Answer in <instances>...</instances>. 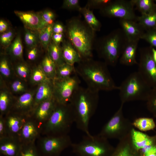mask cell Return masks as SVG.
I'll return each instance as SVG.
<instances>
[{"label": "cell", "instance_id": "obj_1", "mask_svg": "<svg viewBox=\"0 0 156 156\" xmlns=\"http://www.w3.org/2000/svg\"><path fill=\"white\" fill-rule=\"evenodd\" d=\"M75 68L77 74L84 81L87 87L94 90L110 91L118 90L104 62L82 60Z\"/></svg>", "mask_w": 156, "mask_h": 156}, {"label": "cell", "instance_id": "obj_2", "mask_svg": "<svg viewBox=\"0 0 156 156\" xmlns=\"http://www.w3.org/2000/svg\"><path fill=\"white\" fill-rule=\"evenodd\" d=\"M99 92L79 86L72 96L70 103L73 109L77 128L90 135L88 125L99 101Z\"/></svg>", "mask_w": 156, "mask_h": 156}, {"label": "cell", "instance_id": "obj_3", "mask_svg": "<svg viewBox=\"0 0 156 156\" xmlns=\"http://www.w3.org/2000/svg\"><path fill=\"white\" fill-rule=\"evenodd\" d=\"M75 117L70 103L63 105L57 103L50 117L40 129L43 136H59L68 134Z\"/></svg>", "mask_w": 156, "mask_h": 156}, {"label": "cell", "instance_id": "obj_4", "mask_svg": "<svg viewBox=\"0 0 156 156\" xmlns=\"http://www.w3.org/2000/svg\"><path fill=\"white\" fill-rule=\"evenodd\" d=\"M93 31L80 21L70 20L68 24L67 33L69 41L79 53L82 60L91 58Z\"/></svg>", "mask_w": 156, "mask_h": 156}, {"label": "cell", "instance_id": "obj_5", "mask_svg": "<svg viewBox=\"0 0 156 156\" xmlns=\"http://www.w3.org/2000/svg\"><path fill=\"white\" fill-rule=\"evenodd\" d=\"M121 103L134 101H146L152 88L137 71L130 74L119 86Z\"/></svg>", "mask_w": 156, "mask_h": 156}, {"label": "cell", "instance_id": "obj_6", "mask_svg": "<svg viewBox=\"0 0 156 156\" xmlns=\"http://www.w3.org/2000/svg\"><path fill=\"white\" fill-rule=\"evenodd\" d=\"M122 29H116L101 40L98 52L107 65L115 66L127 41Z\"/></svg>", "mask_w": 156, "mask_h": 156}, {"label": "cell", "instance_id": "obj_7", "mask_svg": "<svg viewBox=\"0 0 156 156\" xmlns=\"http://www.w3.org/2000/svg\"><path fill=\"white\" fill-rule=\"evenodd\" d=\"M71 147L77 156H111L114 150L108 139L98 134L86 135Z\"/></svg>", "mask_w": 156, "mask_h": 156}, {"label": "cell", "instance_id": "obj_8", "mask_svg": "<svg viewBox=\"0 0 156 156\" xmlns=\"http://www.w3.org/2000/svg\"><path fill=\"white\" fill-rule=\"evenodd\" d=\"M123 104L120 106L109 120L104 125L98 135L107 139L120 140L131 132L133 126L123 113Z\"/></svg>", "mask_w": 156, "mask_h": 156}, {"label": "cell", "instance_id": "obj_9", "mask_svg": "<svg viewBox=\"0 0 156 156\" xmlns=\"http://www.w3.org/2000/svg\"><path fill=\"white\" fill-rule=\"evenodd\" d=\"M36 146L41 156H60L62 152L71 146L68 134L59 136H43L37 140Z\"/></svg>", "mask_w": 156, "mask_h": 156}, {"label": "cell", "instance_id": "obj_10", "mask_svg": "<svg viewBox=\"0 0 156 156\" xmlns=\"http://www.w3.org/2000/svg\"><path fill=\"white\" fill-rule=\"evenodd\" d=\"M80 81L77 74L63 79L53 81V96L56 102L65 105L69 103L74 92L80 86Z\"/></svg>", "mask_w": 156, "mask_h": 156}, {"label": "cell", "instance_id": "obj_11", "mask_svg": "<svg viewBox=\"0 0 156 156\" xmlns=\"http://www.w3.org/2000/svg\"><path fill=\"white\" fill-rule=\"evenodd\" d=\"M140 56L138 71L152 88L156 87V63L153 55L152 47L140 50Z\"/></svg>", "mask_w": 156, "mask_h": 156}, {"label": "cell", "instance_id": "obj_12", "mask_svg": "<svg viewBox=\"0 0 156 156\" xmlns=\"http://www.w3.org/2000/svg\"><path fill=\"white\" fill-rule=\"evenodd\" d=\"M101 14L109 17L136 21L134 6L131 0H117L111 2L100 10Z\"/></svg>", "mask_w": 156, "mask_h": 156}, {"label": "cell", "instance_id": "obj_13", "mask_svg": "<svg viewBox=\"0 0 156 156\" xmlns=\"http://www.w3.org/2000/svg\"><path fill=\"white\" fill-rule=\"evenodd\" d=\"M57 102L53 97L40 103L34 109L30 117L41 129L54 109Z\"/></svg>", "mask_w": 156, "mask_h": 156}, {"label": "cell", "instance_id": "obj_14", "mask_svg": "<svg viewBox=\"0 0 156 156\" xmlns=\"http://www.w3.org/2000/svg\"><path fill=\"white\" fill-rule=\"evenodd\" d=\"M35 94L31 91L21 94L15 100L11 111L30 117L34 109Z\"/></svg>", "mask_w": 156, "mask_h": 156}, {"label": "cell", "instance_id": "obj_15", "mask_svg": "<svg viewBox=\"0 0 156 156\" xmlns=\"http://www.w3.org/2000/svg\"><path fill=\"white\" fill-rule=\"evenodd\" d=\"M4 117L8 136L19 138L25 123L30 117L12 111Z\"/></svg>", "mask_w": 156, "mask_h": 156}, {"label": "cell", "instance_id": "obj_16", "mask_svg": "<svg viewBox=\"0 0 156 156\" xmlns=\"http://www.w3.org/2000/svg\"><path fill=\"white\" fill-rule=\"evenodd\" d=\"M14 13L23 23L25 28L30 30L39 31L47 26L39 12L15 10Z\"/></svg>", "mask_w": 156, "mask_h": 156}, {"label": "cell", "instance_id": "obj_17", "mask_svg": "<svg viewBox=\"0 0 156 156\" xmlns=\"http://www.w3.org/2000/svg\"><path fill=\"white\" fill-rule=\"evenodd\" d=\"M40 129L37 124L30 117L25 123L19 138L23 144L36 142L41 135Z\"/></svg>", "mask_w": 156, "mask_h": 156}, {"label": "cell", "instance_id": "obj_18", "mask_svg": "<svg viewBox=\"0 0 156 156\" xmlns=\"http://www.w3.org/2000/svg\"><path fill=\"white\" fill-rule=\"evenodd\" d=\"M121 29L129 40H139L145 32L142 27L136 21L120 19Z\"/></svg>", "mask_w": 156, "mask_h": 156}, {"label": "cell", "instance_id": "obj_19", "mask_svg": "<svg viewBox=\"0 0 156 156\" xmlns=\"http://www.w3.org/2000/svg\"><path fill=\"white\" fill-rule=\"evenodd\" d=\"M22 144L19 138L7 136L0 139V155L17 156Z\"/></svg>", "mask_w": 156, "mask_h": 156}, {"label": "cell", "instance_id": "obj_20", "mask_svg": "<svg viewBox=\"0 0 156 156\" xmlns=\"http://www.w3.org/2000/svg\"><path fill=\"white\" fill-rule=\"evenodd\" d=\"M139 41L127 40L119 60L120 64L131 66L138 64L136 55Z\"/></svg>", "mask_w": 156, "mask_h": 156}, {"label": "cell", "instance_id": "obj_21", "mask_svg": "<svg viewBox=\"0 0 156 156\" xmlns=\"http://www.w3.org/2000/svg\"><path fill=\"white\" fill-rule=\"evenodd\" d=\"M111 156H142L134 147L131 140V133L119 140L116 147Z\"/></svg>", "mask_w": 156, "mask_h": 156}, {"label": "cell", "instance_id": "obj_22", "mask_svg": "<svg viewBox=\"0 0 156 156\" xmlns=\"http://www.w3.org/2000/svg\"><path fill=\"white\" fill-rule=\"evenodd\" d=\"M53 97L52 80L38 85L34 96V110L41 102Z\"/></svg>", "mask_w": 156, "mask_h": 156}, {"label": "cell", "instance_id": "obj_23", "mask_svg": "<svg viewBox=\"0 0 156 156\" xmlns=\"http://www.w3.org/2000/svg\"><path fill=\"white\" fill-rule=\"evenodd\" d=\"M131 136L134 147L138 151L146 146L156 144L154 136H150L133 128L131 131Z\"/></svg>", "mask_w": 156, "mask_h": 156}, {"label": "cell", "instance_id": "obj_24", "mask_svg": "<svg viewBox=\"0 0 156 156\" xmlns=\"http://www.w3.org/2000/svg\"><path fill=\"white\" fill-rule=\"evenodd\" d=\"M61 49L62 57L65 63L74 66L75 63H79L82 60L79 53L70 41L64 42Z\"/></svg>", "mask_w": 156, "mask_h": 156}, {"label": "cell", "instance_id": "obj_25", "mask_svg": "<svg viewBox=\"0 0 156 156\" xmlns=\"http://www.w3.org/2000/svg\"><path fill=\"white\" fill-rule=\"evenodd\" d=\"M15 99H14L8 91L2 89L0 93V115L5 116L11 112Z\"/></svg>", "mask_w": 156, "mask_h": 156}, {"label": "cell", "instance_id": "obj_26", "mask_svg": "<svg viewBox=\"0 0 156 156\" xmlns=\"http://www.w3.org/2000/svg\"><path fill=\"white\" fill-rule=\"evenodd\" d=\"M136 21L145 31L156 28V9L148 14L137 16Z\"/></svg>", "mask_w": 156, "mask_h": 156}, {"label": "cell", "instance_id": "obj_27", "mask_svg": "<svg viewBox=\"0 0 156 156\" xmlns=\"http://www.w3.org/2000/svg\"><path fill=\"white\" fill-rule=\"evenodd\" d=\"M79 11L83 15L87 25L92 31H98L100 30L101 24L88 6L81 8Z\"/></svg>", "mask_w": 156, "mask_h": 156}, {"label": "cell", "instance_id": "obj_28", "mask_svg": "<svg viewBox=\"0 0 156 156\" xmlns=\"http://www.w3.org/2000/svg\"><path fill=\"white\" fill-rule=\"evenodd\" d=\"M40 65L48 78L53 81L55 78L57 67L48 53L43 58Z\"/></svg>", "mask_w": 156, "mask_h": 156}, {"label": "cell", "instance_id": "obj_29", "mask_svg": "<svg viewBox=\"0 0 156 156\" xmlns=\"http://www.w3.org/2000/svg\"><path fill=\"white\" fill-rule=\"evenodd\" d=\"M48 54L57 67L65 63L62 57L61 48L53 41L50 42L47 49Z\"/></svg>", "mask_w": 156, "mask_h": 156}, {"label": "cell", "instance_id": "obj_30", "mask_svg": "<svg viewBox=\"0 0 156 156\" xmlns=\"http://www.w3.org/2000/svg\"><path fill=\"white\" fill-rule=\"evenodd\" d=\"M135 6L141 14H148L156 9V3L152 0H131Z\"/></svg>", "mask_w": 156, "mask_h": 156}, {"label": "cell", "instance_id": "obj_31", "mask_svg": "<svg viewBox=\"0 0 156 156\" xmlns=\"http://www.w3.org/2000/svg\"><path fill=\"white\" fill-rule=\"evenodd\" d=\"M134 127L142 131H146L154 129L155 127L153 118L148 117H140L135 119L132 122Z\"/></svg>", "mask_w": 156, "mask_h": 156}, {"label": "cell", "instance_id": "obj_32", "mask_svg": "<svg viewBox=\"0 0 156 156\" xmlns=\"http://www.w3.org/2000/svg\"><path fill=\"white\" fill-rule=\"evenodd\" d=\"M29 78L31 83L38 85L52 80L47 77L40 65L34 68L31 70Z\"/></svg>", "mask_w": 156, "mask_h": 156}, {"label": "cell", "instance_id": "obj_33", "mask_svg": "<svg viewBox=\"0 0 156 156\" xmlns=\"http://www.w3.org/2000/svg\"><path fill=\"white\" fill-rule=\"evenodd\" d=\"M8 52L15 58H21L23 55V46L20 36L17 35L9 46Z\"/></svg>", "mask_w": 156, "mask_h": 156}, {"label": "cell", "instance_id": "obj_34", "mask_svg": "<svg viewBox=\"0 0 156 156\" xmlns=\"http://www.w3.org/2000/svg\"><path fill=\"white\" fill-rule=\"evenodd\" d=\"M75 73V68L74 66L65 63L57 67L55 78H66L71 76Z\"/></svg>", "mask_w": 156, "mask_h": 156}, {"label": "cell", "instance_id": "obj_35", "mask_svg": "<svg viewBox=\"0 0 156 156\" xmlns=\"http://www.w3.org/2000/svg\"><path fill=\"white\" fill-rule=\"evenodd\" d=\"M53 25H47L39 31V39L42 46L45 49H48L50 43L53 33Z\"/></svg>", "mask_w": 156, "mask_h": 156}, {"label": "cell", "instance_id": "obj_36", "mask_svg": "<svg viewBox=\"0 0 156 156\" xmlns=\"http://www.w3.org/2000/svg\"><path fill=\"white\" fill-rule=\"evenodd\" d=\"M17 156H41L35 142L23 144Z\"/></svg>", "mask_w": 156, "mask_h": 156}, {"label": "cell", "instance_id": "obj_37", "mask_svg": "<svg viewBox=\"0 0 156 156\" xmlns=\"http://www.w3.org/2000/svg\"><path fill=\"white\" fill-rule=\"evenodd\" d=\"M146 101L148 109L156 117V87L152 88Z\"/></svg>", "mask_w": 156, "mask_h": 156}, {"label": "cell", "instance_id": "obj_38", "mask_svg": "<svg viewBox=\"0 0 156 156\" xmlns=\"http://www.w3.org/2000/svg\"><path fill=\"white\" fill-rule=\"evenodd\" d=\"M15 70L18 76L22 79L26 80L30 77L31 71L26 64L19 63L16 65Z\"/></svg>", "mask_w": 156, "mask_h": 156}, {"label": "cell", "instance_id": "obj_39", "mask_svg": "<svg viewBox=\"0 0 156 156\" xmlns=\"http://www.w3.org/2000/svg\"><path fill=\"white\" fill-rule=\"evenodd\" d=\"M25 42L31 48L36 47L37 38L36 35L31 30L25 28L24 36Z\"/></svg>", "mask_w": 156, "mask_h": 156}, {"label": "cell", "instance_id": "obj_40", "mask_svg": "<svg viewBox=\"0 0 156 156\" xmlns=\"http://www.w3.org/2000/svg\"><path fill=\"white\" fill-rule=\"evenodd\" d=\"M0 72L3 77L8 78L11 74V70L8 59L5 56H2L0 61Z\"/></svg>", "mask_w": 156, "mask_h": 156}, {"label": "cell", "instance_id": "obj_41", "mask_svg": "<svg viewBox=\"0 0 156 156\" xmlns=\"http://www.w3.org/2000/svg\"><path fill=\"white\" fill-rule=\"evenodd\" d=\"M14 36V33L11 30L3 33L1 35L0 37L1 44L5 47H8L11 44Z\"/></svg>", "mask_w": 156, "mask_h": 156}, {"label": "cell", "instance_id": "obj_42", "mask_svg": "<svg viewBox=\"0 0 156 156\" xmlns=\"http://www.w3.org/2000/svg\"><path fill=\"white\" fill-rule=\"evenodd\" d=\"M141 39L147 41L151 47L156 48V31L155 29L146 31Z\"/></svg>", "mask_w": 156, "mask_h": 156}, {"label": "cell", "instance_id": "obj_43", "mask_svg": "<svg viewBox=\"0 0 156 156\" xmlns=\"http://www.w3.org/2000/svg\"><path fill=\"white\" fill-rule=\"evenodd\" d=\"M43 21L47 25H52L53 24L55 15L52 11L46 10L39 12Z\"/></svg>", "mask_w": 156, "mask_h": 156}, {"label": "cell", "instance_id": "obj_44", "mask_svg": "<svg viewBox=\"0 0 156 156\" xmlns=\"http://www.w3.org/2000/svg\"><path fill=\"white\" fill-rule=\"evenodd\" d=\"M11 89L15 93H22L25 91L26 87L24 82L19 80L14 81L11 85Z\"/></svg>", "mask_w": 156, "mask_h": 156}, {"label": "cell", "instance_id": "obj_45", "mask_svg": "<svg viewBox=\"0 0 156 156\" xmlns=\"http://www.w3.org/2000/svg\"><path fill=\"white\" fill-rule=\"evenodd\" d=\"M63 8L69 10H79L81 8L78 0H65L64 1Z\"/></svg>", "mask_w": 156, "mask_h": 156}, {"label": "cell", "instance_id": "obj_46", "mask_svg": "<svg viewBox=\"0 0 156 156\" xmlns=\"http://www.w3.org/2000/svg\"><path fill=\"white\" fill-rule=\"evenodd\" d=\"M112 0H92L89 1L88 6L100 8V10L105 7Z\"/></svg>", "mask_w": 156, "mask_h": 156}, {"label": "cell", "instance_id": "obj_47", "mask_svg": "<svg viewBox=\"0 0 156 156\" xmlns=\"http://www.w3.org/2000/svg\"><path fill=\"white\" fill-rule=\"evenodd\" d=\"M8 136L5 118L0 115V139Z\"/></svg>", "mask_w": 156, "mask_h": 156}, {"label": "cell", "instance_id": "obj_48", "mask_svg": "<svg viewBox=\"0 0 156 156\" xmlns=\"http://www.w3.org/2000/svg\"><path fill=\"white\" fill-rule=\"evenodd\" d=\"M64 28L63 25L59 23H54L53 25V31L54 33L63 34Z\"/></svg>", "mask_w": 156, "mask_h": 156}, {"label": "cell", "instance_id": "obj_49", "mask_svg": "<svg viewBox=\"0 0 156 156\" xmlns=\"http://www.w3.org/2000/svg\"><path fill=\"white\" fill-rule=\"evenodd\" d=\"M38 54V49L36 47L31 48L27 53V58L30 60H35Z\"/></svg>", "mask_w": 156, "mask_h": 156}, {"label": "cell", "instance_id": "obj_50", "mask_svg": "<svg viewBox=\"0 0 156 156\" xmlns=\"http://www.w3.org/2000/svg\"><path fill=\"white\" fill-rule=\"evenodd\" d=\"M51 38L53 41L59 45V44L63 41V35L62 33H53Z\"/></svg>", "mask_w": 156, "mask_h": 156}, {"label": "cell", "instance_id": "obj_51", "mask_svg": "<svg viewBox=\"0 0 156 156\" xmlns=\"http://www.w3.org/2000/svg\"><path fill=\"white\" fill-rule=\"evenodd\" d=\"M141 155L142 156H156V144Z\"/></svg>", "mask_w": 156, "mask_h": 156}, {"label": "cell", "instance_id": "obj_52", "mask_svg": "<svg viewBox=\"0 0 156 156\" xmlns=\"http://www.w3.org/2000/svg\"><path fill=\"white\" fill-rule=\"evenodd\" d=\"M8 27V23L3 20H0V32L3 33L6 32Z\"/></svg>", "mask_w": 156, "mask_h": 156}, {"label": "cell", "instance_id": "obj_53", "mask_svg": "<svg viewBox=\"0 0 156 156\" xmlns=\"http://www.w3.org/2000/svg\"><path fill=\"white\" fill-rule=\"evenodd\" d=\"M152 51L153 59L156 63V50L152 47Z\"/></svg>", "mask_w": 156, "mask_h": 156}, {"label": "cell", "instance_id": "obj_54", "mask_svg": "<svg viewBox=\"0 0 156 156\" xmlns=\"http://www.w3.org/2000/svg\"><path fill=\"white\" fill-rule=\"evenodd\" d=\"M154 136V138H155V142L156 144V135Z\"/></svg>", "mask_w": 156, "mask_h": 156}, {"label": "cell", "instance_id": "obj_55", "mask_svg": "<svg viewBox=\"0 0 156 156\" xmlns=\"http://www.w3.org/2000/svg\"><path fill=\"white\" fill-rule=\"evenodd\" d=\"M155 1L156 2V0H155Z\"/></svg>", "mask_w": 156, "mask_h": 156}, {"label": "cell", "instance_id": "obj_56", "mask_svg": "<svg viewBox=\"0 0 156 156\" xmlns=\"http://www.w3.org/2000/svg\"><path fill=\"white\" fill-rule=\"evenodd\" d=\"M155 29L156 31V28H155V29Z\"/></svg>", "mask_w": 156, "mask_h": 156}, {"label": "cell", "instance_id": "obj_57", "mask_svg": "<svg viewBox=\"0 0 156 156\" xmlns=\"http://www.w3.org/2000/svg\"><path fill=\"white\" fill-rule=\"evenodd\" d=\"M76 156H77L76 155Z\"/></svg>", "mask_w": 156, "mask_h": 156}]
</instances>
